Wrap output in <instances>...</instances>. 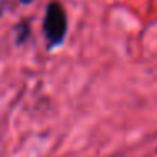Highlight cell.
Returning a JSON list of instances; mask_svg holds the SVG:
<instances>
[{
  "mask_svg": "<svg viewBox=\"0 0 157 157\" xmlns=\"http://www.w3.org/2000/svg\"><path fill=\"white\" fill-rule=\"evenodd\" d=\"M44 29L46 39H48L49 48L59 46L66 37L68 31V21H66V12L59 2H51L46 7V15H44Z\"/></svg>",
  "mask_w": 157,
  "mask_h": 157,
  "instance_id": "obj_1",
  "label": "cell"
},
{
  "mask_svg": "<svg viewBox=\"0 0 157 157\" xmlns=\"http://www.w3.org/2000/svg\"><path fill=\"white\" fill-rule=\"evenodd\" d=\"M17 42L19 44H22V42L25 41V39L29 37V32H31V27H29V24L27 22H22V24H19V27H17Z\"/></svg>",
  "mask_w": 157,
  "mask_h": 157,
  "instance_id": "obj_2",
  "label": "cell"
},
{
  "mask_svg": "<svg viewBox=\"0 0 157 157\" xmlns=\"http://www.w3.org/2000/svg\"><path fill=\"white\" fill-rule=\"evenodd\" d=\"M21 2H22V4H24V5H27V4H31L32 0H21Z\"/></svg>",
  "mask_w": 157,
  "mask_h": 157,
  "instance_id": "obj_3",
  "label": "cell"
}]
</instances>
